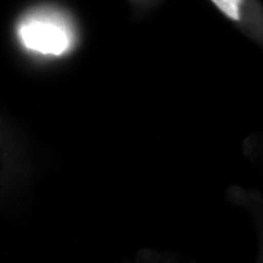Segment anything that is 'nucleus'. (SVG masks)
I'll return each instance as SVG.
<instances>
[{
	"instance_id": "obj_1",
	"label": "nucleus",
	"mask_w": 263,
	"mask_h": 263,
	"mask_svg": "<svg viewBox=\"0 0 263 263\" xmlns=\"http://www.w3.org/2000/svg\"><path fill=\"white\" fill-rule=\"evenodd\" d=\"M20 33L27 47L43 54L61 55L69 44L65 28L47 20H28L23 24Z\"/></svg>"
},
{
	"instance_id": "obj_2",
	"label": "nucleus",
	"mask_w": 263,
	"mask_h": 263,
	"mask_svg": "<svg viewBox=\"0 0 263 263\" xmlns=\"http://www.w3.org/2000/svg\"><path fill=\"white\" fill-rule=\"evenodd\" d=\"M216 7L227 17L234 21L240 20V8L244 0H212Z\"/></svg>"
}]
</instances>
